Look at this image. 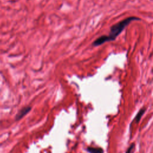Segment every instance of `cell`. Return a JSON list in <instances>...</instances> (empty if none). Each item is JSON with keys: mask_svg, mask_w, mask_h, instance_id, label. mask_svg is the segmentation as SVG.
Masks as SVG:
<instances>
[{"mask_svg": "<svg viewBox=\"0 0 153 153\" xmlns=\"http://www.w3.org/2000/svg\"><path fill=\"white\" fill-rule=\"evenodd\" d=\"M139 19L136 17H127L117 23L112 25L110 29V32L108 35H102L97 38L93 42V46H99L106 42L111 41L115 40L117 37L121 33V32L124 29V28L132 21L138 20Z\"/></svg>", "mask_w": 153, "mask_h": 153, "instance_id": "6da1fadb", "label": "cell"}, {"mask_svg": "<svg viewBox=\"0 0 153 153\" xmlns=\"http://www.w3.org/2000/svg\"><path fill=\"white\" fill-rule=\"evenodd\" d=\"M31 109V107L30 106H25L24 108H23L22 109H21L19 112L16 114V120H20L22 118H23L25 115H26Z\"/></svg>", "mask_w": 153, "mask_h": 153, "instance_id": "7a4b0ae2", "label": "cell"}, {"mask_svg": "<svg viewBox=\"0 0 153 153\" xmlns=\"http://www.w3.org/2000/svg\"><path fill=\"white\" fill-rule=\"evenodd\" d=\"M87 151L89 153H103V150L101 148L88 147Z\"/></svg>", "mask_w": 153, "mask_h": 153, "instance_id": "3957f363", "label": "cell"}, {"mask_svg": "<svg viewBox=\"0 0 153 153\" xmlns=\"http://www.w3.org/2000/svg\"><path fill=\"white\" fill-rule=\"evenodd\" d=\"M145 110H146V109H145V108H143L140 109V111H139V112L137 114V115H136V117H135V118H134V120H135L136 123H137L140 121V120L142 116V115H143V114L145 113Z\"/></svg>", "mask_w": 153, "mask_h": 153, "instance_id": "277c9868", "label": "cell"}, {"mask_svg": "<svg viewBox=\"0 0 153 153\" xmlns=\"http://www.w3.org/2000/svg\"><path fill=\"white\" fill-rule=\"evenodd\" d=\"M134 148V143H132L130 145V146L128 148V149H127V151L126 152V153H131V152H132V151L133 150Z\"/></svg>", "mask_w": 153, "mask_h": 153, "instance_id": "5b68a950", "label": "cell"}]
</instances>
